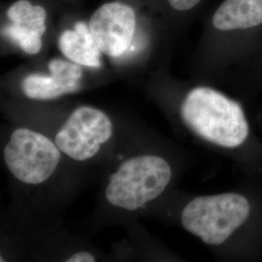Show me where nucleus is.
<instances>
[{"instance_id":"f257e3e1","label":"nucleus","mask_w":262,"mask_h":262,"mask_svg":"<svg viewBox=\"0 0 262 262\" xmlns=\"http://www.w3.org/2000/svg\"><path fill=\"white\" fill-rule=\"evenodd\" d=\"M181 116L198 136L224 148H237L249 135L243 109L213 89L198 86L187 94Z\"/></svg>"},{"instance_id":"f03ea898","label":"nucleus","mask_w":262,"mask_h":262,"mask_svg":"<svg viewBox=\"0 0 262 262\" xmlns=\"http://www.w3.org/2000/svg\"><path fill=\"white\" fill-rule=\"evenodd\" d=\"M172 178L166 160L139 156L125 160L110 177L105 195L113 206L127 211L140 209L165 190Z\"/></svg>"},{"instance_id":"7ed1b4c3","label":"nucleus","mask_w":262,"mask_h":262,"mask_svg":"<svg viewBox=\"0 0 262 262\" xmlns=\"http://www.w3.org/2000/svg\"><path fill=\"white\" fill-rule=\"evenodd\" d=\"M251 207L236 193L199 196L182 213V225L207 245H221L249 217Z\"/></svg>"},{"instance_id":"20e7f679","label":"nucleus","mask_w":262,"mask_h":262,"mask_svg":"<svg viewBox=\"0 0 262 262\" xmlns=\"http://www.w3.org/2000/svg\"><path fill=\"white\" fill-rule=\"evenodd\" d=\"M56 143L36 131L18 128L4 149V161L10 173L28 185L42 184L50 178L60 161Z\"/></svg>"},{"instance_id":"39448f33","label":"nucleus","mask_w":262,"mask_h":262,"mask_svg":"<svg viewBox=\"0 0 262 262\" xmlns=\"http://www.w3.org/2000/svg\"><path fill=\"white\" fill-rule=\"evenodd\" d=\"M112 134V122L102 111L83 106L70 115L55 143L69 158L84 161L94 158Z\"/></svg>"},{"instance_id":"423d86ee","label":"nucleus","mask_w":262,"mask_h":262,"mask_svg":"<svg viewBox=\"0 0 262 262\" xmlns=\"http://www.w3.org/2000/svg\"><path fill=\"white\" fill-rule=\"evenodd\" d=\"M89 28L100 51L121 56L131 45L136 29V15L129 5L114 1L101 5L89 21Z\"/></svg>"},{"instance_id":"0eeeda50","label":"nucleus","mask_w":262,"mask_h":262,"mask_svg":"<svg viewBox=\"0 0 262 262\" xmlns=\"http://www.w3.org/2000/svg\"><path fill=\"white\" fill-rule=\"evenodd\" d=\"M51 75L31 74L23 81L21 89L28 98L38 100L55 99L73 94L81 89L83 71L80 64L60 58L49 62Z\"/></svg>"},{"instance_id":"6e6552de","label":"nucleus","mask_w":262,"mask_h":262,"mask_svg":"<svg viewBox=\"0 0 262 262\" xmlns=\"http://www.w3.org/2000/svg\"><path fill=\"white\" fill-rule=\"evenodd\" d=\"M58 48L63 56L80 66L99 67L101 51L91 33L89 24L77 21L73 29H66L58 38Z\"/></svg>"},{"instance_id":"1a4fd4ad","label":"nucleus","mask_w":262,"mask_h":262,"mask_svg":"<svg viewBox=\"0 0 262 262\" xmlns=\"http://www.w3.org/2000/svg\"><path fill=\"white\" fill-rule=\"evenodd\" d=\"M212 23L223 31L261 26L262 0H225L215 11Z\"/></svg>"},{"instance_id":"9d476101","label":"nucleus","mask_w":262,"mask_h":262,"mask_svg":"<svg viewBox=\"0 0 262 262\" xmlns=\"http://www.w3.org/2000/svg\"><path fill=\"white\" fill-rule=\"evenodd\" d=\"M11 23L28 27L44 34L46 32V11L39 5H32L28 0H18L7 11Z\"/></svg>"},{"instance_id":"9b49d317","label":"nucleus","mask_w":262,"mask_h":262,"mask_svg":"<svg viewBox=\"0 0 262 262\" xmlns=\"http://www.w3.org/2000/svg\"><path fill=\"white\" fill-rule=\"evenodd\" d=\"M3 34L28 55H36L43 46L42 37L44 34L28 27L11 23L3 29Z\"/></svg>"},{"instance_id":"f8f14e48","label":"nucleus","mask_w":262,"mask_h":262,"mask_svg":"<svg viewBox=\"0 0 262 262\" xmlns=\"http://www.w3.org/2000/svg\"><path fill=\"white\" fill-rule=\"evenodd\" d=\"M201 0H167L169 5L177 11H187L196 6Z\"/></svg>"},{"instance_id":"ddd939ff","label":"nucleus","mask_w":262,"mask_h":262,"mask_svg":"<svg viewBox=\"0 0 262 262\" xmlns=\"http://www.w3.org/2000/svg\"><path fill=\"white\" fill-rule=\"evenodd\" d=\"M67 262H94L95 257L92 253L88 252H80V253H75L72 256H70L67 260Z\"/></svg>"}]
</instances>
